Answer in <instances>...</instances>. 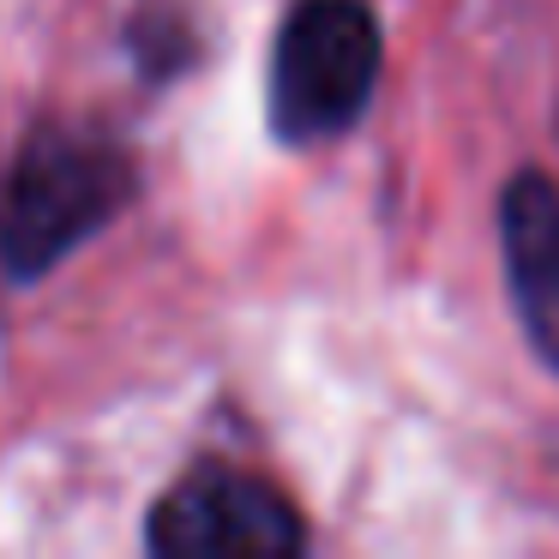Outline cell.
Wrapping results in <instances>:
<instances>
[{"label":"cell","instance_id":"1","mask_svg":"<svg viewBox=\"0 0 559 559\" xmlns=\"http://www.w3.org/2000/svg\"><path fill=\"white\" fill-rule=\"evenodd\" d=\"M379 79V25L361 0H301L271 55V127L289 145L355 127Z\"/></svg>","mask_w":559,"mask_h":559},{"label":"cell","instance_id":"2","mask_svg":"<svg viewBox=\"0 0 559 559\" xmlns=\"http://www.w3.org/2000/svg\"><path fill=\"white\" fill-rule=\"evenodd\" d=\"M127 199V163L103 139L43 133L19 157L0 199V259L19 277H37L61 253H73L97 223Z\"/></svg>","mask_w":559,"mask_h":559},{"label":"cell","instance_id":"3","mask_svg":"<svg viewBox=\"0 0 559 559\" xmlns=\"http://www.w3.org/2000/svg\"><path fill=\"white\" fill-rule=\"evenodd\" d=\"M301 542L307 535L289 499L223 463L175 481L151 511V547L163 559H289Z\"/></svg>","mask_w":559,"mask_h":559},{"label":"cell","instance_id":"4","mask_svg":"<svg viewBox=\"0 0 559 559\" xmlns=\"http://www.w3.org/2000/svg\"><path fill=\"white\" fill-rule=\"evenodd\" d=\"M499 247L506 283L523 313L530 343L559 367V193L542 175H518L499 199Z\"/></svg>","mask_w":559,"mask_h":559}]
</instances>
